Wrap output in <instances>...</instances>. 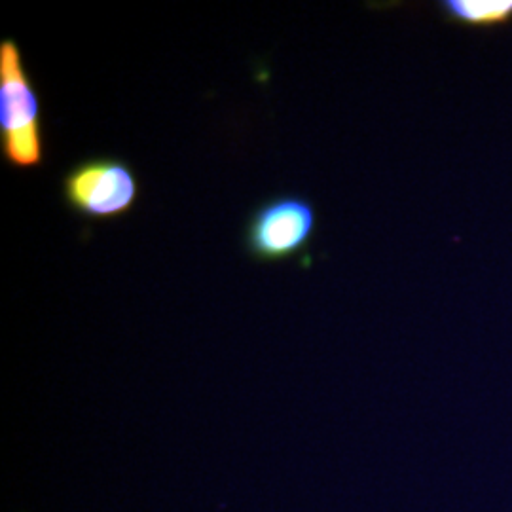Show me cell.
Segmentation results:
<instances>
[{
    "mask_svg": "<svg viewBox=\"0 0 512 512\" xmlns=\"http://www.w3.org/2000/svg\"><path fill=\"white\" fill-rule=\"evenodd\" d=\"M0 158L18 171L46 160L40 95L14 38L0 40Z\"/></svg>",
    "mask_w": 512,
    "mask_h": 512,
    "instance_id": "cell-1",
    "label": "cell"
},
{
    "mask_svg": "<svg viewBox=\"0 0 512 512\" xmlns=\"http://www.w3.org/2000/svg\"><path fill=\"white\" fill-rule=\"evenodd\" d=\"M61 198L76 217L95 222L124 219L141 198V183L128 160L88 156L61 179Z\"/></svg>",
    "mask_w": 512,
    "mask_h": 512,
    "instance_id": "cell-2",
    "label": "cell"
},
{
    "mask_svg": "<svg viewBox=\"0 0 512 512\" xmlns=\"http://www.w3.org/2000/svg\"><path fill=\"white\" fill-rule=\"evenodd\" d=\"M444 8L467 23H499L512 16V0H450Z\"/></svg>",
    "mask_w": 512,
    "mask_h": 512,
    "instance_id": "cell-4",
    "label": "cell"
},
{
    "mask_svg": "<svg viewBox=\"0 0 512 512\" xmlns=\"http://www.w3.org/2000/svg\"><path fill=\"white\" fill-rule=\"evenodd\" d=\"M317 228L313 203L300 194H279L260 203L243 228V247L256 262L275 264L304 253Z\"/></svg>",
    "mask_w": 512,
    "mask_h": 512,
    "instance_id": "cell-3",
    "label": "cell"
}]
</instances>
